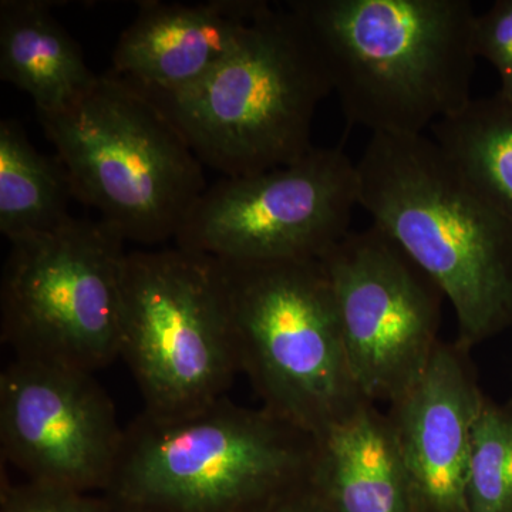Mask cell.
I'll return each mask as SVG.
<instances>
[{
	"label": "cell",
	"mask_w": 512,
	"mask_h": 512,
	"mask_svg": "<svg viewBox=\"0 0 512 512\" xmlns=\"http://www.w3.org/2000/svg\"><path fill=\"white\" fill-rule=\"evenodd\" d=\"M359 207L439 286L460 345L512 328V221L423 134H375L359 163Z\"/></svg>",
	"instance_id": "6da1fadb"
},
{
	"label": "cell",
	"mask_w": 512,
	"mask_h": 512,
	"mask_svg": "<svg viewBox=\"0 0 512 512\" xmlns=\"http://www.w3.org/2000/svg\"><path fill=\"white\" fill-rule=\"evenodd\" d=\"M328 67L348 123L417 136L471 97L476 69L467 0H293Z\"/></svg>",
	"instance_id": "7a4b0ae2"
},
{
	"label": "cell",
	"mask_w": 512,
	"mask_h": 512,
	"mask_svg": "<svg viewBox=\"0 0 512 512\" xmlns=\"http://www.w3.org/2000/svg\"><path fill=\"white\" fill-rule=\"evenodd\" d=\"M332 92L305 23L289 8L268 5L200 82L177 93L146 94L202 164L224 177H247L311 153L316 110Z\"/></svg>",
	"instance_id": "3957f363"
},
{
	"label": "cell",
	"mask_w": 512,
	"mask_h": 512,
	"mask_svg": "<svg viewBox=\"0 0 512 512\" xmlns=\"http://www.w3.org/2000/svg\"><path fill=\"white\" fill-rule=\"evenodd\" d=\"M315 437L227 397L124 429L107 497L154 512H248L308 480Z\"/></svg>",
	"instance_id": "277c9868"
},
{
	"label": "cell",
	"mask_w": 512,
	"mask_h": 512,
	"mask_svg": "<svg viewBox=\"0 0 512 512\" xmlns=\"http://www.w3.org/2000/svg\"><path fill=\"white\" fill-rule=\"evenodd\" d=\"M74 197L126 242L174 241L207 190L204 164L160 106L111 72L66 109L37 113Z\"/></svg>",
	"instance_id": "5b68a950"
},
{
	"label": "cell",
	"mask_w": 512,
	"mask_h": 512,
	"mask_svg": "<svg viewBox=\"0 0 512 512\" xmlns=\"http://www.w3.org/2000/svg\"><path fill=\"white\" fill-rule=\"evenodd\" d=\"M214 262L239 367L264 409L315 437L370 403L319 259Z\"/></svg>",
	"instance_id": "8992f818"
},
{
	"label": "cell",
	"mask_w": 512,
	"mask_h": 512,
	"mask_svg": "<svg viewBox=\"0 0 512 512\" xmlns=\"http://www.w3.org/2000/svg\"><path fill=\"white\" fill-rule=\"evenodd\" d=\"M120 356L154 417L197 412L241 372L214 259L177 247L126 252Z\"/></svg>",
	"instance_id": "52a82bcc"
},
{
	"label": "cell",
	"mask_w": 512,
	"mask_h": 512,
	"mask_svg": "<svg viewBox=\"0 0 512 512\" xmlns=\"http://www.w3.org/2000/svg\"><path fill=\"white\" fill-rule=\"evenodd\" d=\"M124 244L100 218L74 217L12 242L0 325L15 357L94 373L120 356Z\"/></svg>",
	"instance_id": "ba28073f"
},
{
	"label": "cell",
	"mask_w": 512,
	"mask_h": 512,
	"mask_svg": "<svg viewBox=\"0 0 512 512\" xmlns=\"http://www.w3.org/2000/svg\"><path fill=\"white\" fill-rule=\"evenodd\" d=\"M357 205L356 164L342 148L313 147L284 167L220 178L174 244L221 261L319 259L349 234Z\"/></svg>",
	"instance_id": "9c48e42d"
},
{
	"label": "cell",
	"mask_w": 512,
	"mask_h": 512,
	"mask_svg": "<svg viewBox=\"0 0 512 512\" xmlns=\"http://www.w3.org/2000/svg\"><path fill=\"white\" fill-rule=\"evenodd\" d=\"M322 262L357 387L370 403L406 392L441 342L446 299L376 225L350 231Z\"/></svg>",
	"instance_id": "30bf717a"
},
{
	"label": "cell",
	"mask_w": 512,
	"mask_h": 512,
	"mask_svg": "<svg viewBox=\"0 0 512 512\" xmlns=\"http://www.w3.org/2000/svg\"><path fill=\"white\" fill-rule=\"evenodd\" d=\"M123 440L93 373L15 357L0 375L2 457L28 481L104 494Z\"/></svg>",
	"instance_id": "8fae6325"
},
{
	"label": "cell",
	"mask_w": 512,
	"mask_h": 512,
	"mask_svg": "<svg viewBox=\"0 0 512 512\" xmlns=\"http://www.w3.org/2000/svg\"><path fill=\"white\" fill-rule=\"evenodd\" d=\"M470 350L441 342L386 417L417 512H468L471 436L485 394Z\"/></svg>",
	"instance_id": "7c38bea8"
},
{
	"label": "cell",
	"mask_w": 512,
	"mask_h": 512,
	"mask_svg": "<svg viewBox=\"0 0 512 512\" xmlns=\"http://www.w3.org/2000/svg\"><path fill=\"white\" fill-rule=\"evenodd\" d=\"M266 6L259 0L141 2L119 37L111 73L147 94L187 89L234 50Z\"/></svg>",
	"instance_id": "4fadbf2b"
},
{
	"label": "cell",
	"mask_w": 512,
	"mask_h": 512,
	"mask_svg": "<svg viewBox=\"0 0 512 512\" xmlns=\"http://www.w3.org/2000/svg\"><path fill=\"white\" fill-rule=\"evenodd\" d=\"M308 481L328 512H417L389 421L373 403L315 436Z\"/></svg>",
	"instance_id": "5bb4252c"
},
{
	"label": "cell",
	"mask_w": 512,
	"mask_h": 512,
	"mask_svg": "<svg viewBox=\"0 0 512 512\" xmlns=\"http://www.w3.org/2000/svg\"><path fill=\"white\" fill-rule=\"evenodd\" d=\"M45 0L0 2V79L28 93L37 113L66 109L99 74Z\"/></svg>",
	"instance_id": "9a60e30c"
},
{
	"label": "cell",
	"mask_w": 512,
	"mask_h": 512,
	"mask_svg": "<svg viewBox=\"0 0 512 512\" xmlns=\"http://www.w3.org/2000/svg\"><path fill=\"white\" fill-rule=\"evenodd\" d=\"M76 200L59 158L43 156L15 120L0 121V232L12 242L45 234L72 218Z\"/></svg>",
	"instance_id": "2e32d148"
},
{
	"label": "cell",
	"mask_w": 512,
	"mask_h": 512,
	"mask_svg": "<svg viewBox=\"0 0 512 512\" xmlns=\"http://www.w3.org/2000/svg\"><path fill=\"white\" fill-rule=\"evenodd\" d=\"M431 131L458 170L512 221V100L473 97Z\"/></svg>",
	"instance_id": "e0dca14e"
},
{
	"label": "cell",
	"mask_w": 512,
	"mask_h": 512,
	"mask_svg": "<svg viewBox=\"0 0 512 512\" xmlns=\"http://www.w3.org/2000/svg\"><path fill=\"white\" fill-rule=\"evenodd\" d=\"M468 512H512V404L485 396L471 436Z\"/></svg>",
	"instance_id": "ac0fdd59"
},
{
	"label": "cell",
	"mask_w": 512,
	"mask_h": 512,
	"mask_svg": "<svg viewBox=\"0 0 512 512\" xmlns=\"http://www.w3.org/2000/svg\"><path fill=\"white\" fill-rule=\"evenodd\" d=\"M0 512H113L107 495L69 490L56 485L9 484L3 481Z\"/></svg>",
	"instance_id": "d6986e66"
},
{
	"label": "cell",
	"mask_w": 512,
	"mask_h": 512,
	"mask_svg": "<svg viewBox=\"0 0 512 512\" xmlns=\"http://www.w3.org/2000/svg\"><path fill=\"white\" fill-rule=\"evenodd\" d=\"M474 50L477 59L487 60L498 73V94L512 100V0H498L487 12L476 16Z\"/></svg>",
	"instance_id": "ffe728a7"
},
{
	"label": "cell",
	"mask_w": 512,
	"mask_h": 512,
	"mask_svg": "<svg viewBox=\"0 0 512 512\" xmlns=\"http://www.w3.org/2000/svg\"><path fill=\"white\" fill-rule=\"evenodd\" d=\"M248 512H328V510L320 503L318 495L306 480Z\"/></svg>",
	"instance_id": "44dd1931"
},
{
	"label": "cell",
	"mask_w": 512,
	"mask_h": 512,
	"mask_svg": "<svg viewBox=\"0 0 512 512\" xmlns=\"http://www.w3.org/2000/svg\"><path fill=\"white\" fill-rule=\"evenodd\" d=\"M111 503H113V512H154L150 510H144V508L133 507V505L117 503V501L113 500H111Z\"/></svg>",
	"instance_id": "7402d4cb"
}]
</instances>
